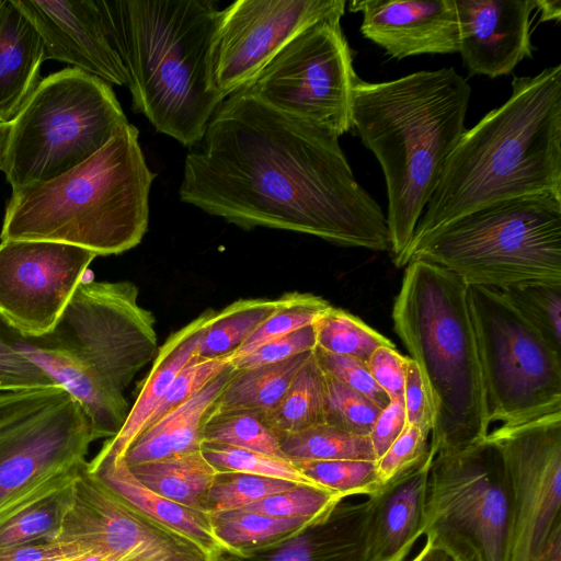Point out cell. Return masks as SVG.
Masks as SVG:
<instances>
[{
    "instance_id": "6da1fadb",
    "label": "cell",
    "mask_w": 561,
    "mask_h": 561,
    "mask_svg": "<svg viewBox=\"0 0 561 561\" xmlns=\"http://www.w3.org/2000/svg\"><path fill=\"white\" fill-rule=\"evenodd\" d=\"M179 194L243 229L391 251L386 215L355 180L339 137L242 91L220 103L186 154Z\"/></svg>"
},
{
    "instance_id": "7a4b0ae2",
    "label": "cell",
    "mask_w": 561,
    "mask_h": 561,
    "mask_svg": "<svg viewBox=\"0 0 561 561\" xmlns=\"http://www.w3.org/2000/svg\"><path fill=\"white\" fill-rule=\"evenodd\" d=\"M534 194L561 198V65L515 77L508 100L463 131L409 247L480 207Z\"/></svg>"
},
{
    "instance_id": "3957f363",
    "label": "cell",
    "mask_w": 561,
    "mask_h": 561,
    "mask_svg": "<svg viewBox=\"0 0 561 561\" xmlns=\"http://www.w3.org/2000/svg\"><path fill=\"white\" fill-rule=\"evenodd\" d=\"M471 95L453 67L366 82L353 89L352 124L379 161L387 185V225L393 259L409 247L463 134Z\"/></svg>"
},
{
    "instance_id": "277c9868",
    "label": "cell",
    "mask_w": 561,
    "mask_h": 561,
    "mask_svg": "<svg viewBox=\"0 0 561 561\" xmlns=\"http://www.w3.org/2000/svg\"><path fill=\"white\" fill-rule=\"evenodd\" d=\"M129 280H82L54 329L35 339H9L78 402L95 439L123 427L124 391L158 352L154 316Z\"/></svg>"
},
{
    "instance_id": "5b68a950",
    "label": "cell",
    "mask_w": 561,
    "mask_h": 561,
    "mask_svg": "<svg viewBox=\"0 0 561 561\" xmlns=\"http://www.w3.org/2000/svg\"><path fill=\"white\" fill-rule=\"evenodd\" d=\"M127 72L134 112L186 147L224 101L208 84L219 9L208 0H98Z\"/></svg>"
},
{
    "instance_id": "8992f818",
    "label": "cell",
    "mask_w": 561,
    "mask_h": 561,
    "mask_svg": "<svg viewBox=\"0 0 561 561\" xmlns=\"http://www.w3.org/2000/svg\"><path fill=\"white\" fill-rule=\"evenodd\" d=\"M138 136V129L127 123L68 172L12 191L1 241H53L98 256L138 245L148 229L149 192L156 176Z\"/></svg>"
},
{
    "instance_id": "52a82bcc",
    "label": "cell",
    "mask_w": 561,
    "mask_h": 561,
    "mask_svg": "<svg viewBox=\"0 0 561 561\" xmlns=\"http://www.w3.org/2000/svg\"><path fill=\"white\" fill-rule=\"evenodd\" d=\"M392 319L432 398V451L453 453L483 440L490 423L467 284L437 264L412 260Z\"/></svg>"
},
{
    "instance_id": "ba28073f",
    "label": "cell",
    "mask_w": 561,
    "mask_h": 561,
    "mask_svg": "<svg viewBox=\"0 0 561 561\" xmlns=\"http://www.w3.org/2000/svg\"><path fill=\"white\" fill-rule=\"evenodd\" d=\"M437 264L467 285L501 289L525 282L561 283V198L534 194L468 213L410 245L412 260Z\"/></svg>"
},
{
    "instance_id": "9c48e42d",
    "label": "cell",
    "mask_w": 561,
    "mask_h": 561,
    "mask_svg": "<svg viewBox=\"0 0 561 561\" xmlns=\"http://www.w3.org/2000/svg\"><path fill=\"white\" fill-rule=\"evenodd\" d=\"M128 123L111 85L77 68L42 79L10 130L0 170L12 191L88 160Z\"/></svg>"
},
{
    "instance_id": "30bf717a",
    "label": "cell",
    "mask_w": 561,
    "mask_h": 561,
    "mask_svg": "<svg viewBox=\"0 0 561 561\" xmlns=\"http://www.w3.org/2000/svg\"><path fill=\"white\" fill-rule=\"evenodd\" d=\"M511 492L499 447L490 438L431 463L422 536L455 561H508Z\"/></svg>"
},
{
    "instance_id": "8fae6325",
    "label": "cell",
    "mask_w": 561,
    "mask_h": 561,
    "mask_svg": "<svg viewBox=\"0 0 561 561\" xmlns=\"http://www.w3.org/2000/svg\"><path fill=\"white\" fill-rule=\"evenodd\" d=\"M467 298L490 425L561 412V355L499 289L467 285Z\"/></svg>"
},
{
    "instance_id": "7c38bea8",
    "label": "cell",
    "mask_w": 561,
    "mask_h": 561,
    "mask_svg": "<svg viewBox=\"0 0 561 561\" xmlns=\"http://www.w3.org/2000/svg\"><path fill=\"white\" fill-rule=\"evenodd\" d=\"M341 19H324L300 32L239 91L339 138L350 131L359 78Z\"/></svg>"
},
{
    "instance_id": "4fadbf2b",
    "label": "cell",
    "mask_w": 561,
    "mask_h": 561,
    "mask_svg": "<svg viewBox=\"0 0 561 561\" xmlns=\"http://www.w3.org/2000/svg\"><path fill=\"white\" fill-rule=\"evenodd\" d=\"M499 447L511 492L508 561H536L561 526V412L486 435Z\"/></svg>"
},
{
    "instance_id": "5bb4252c",
    "label": "cell",
    "mask_w": 561,
    "mask_h": 561,
    "mask_svg": "<svg viewBox=\"0 0 561 561\" xmlns=\"http://www.w3.org/2000/svg\"><path fill=\"white\" fill-rule=\"evenodd\" d=\"M87 462L77 468L71 501L54 540L111 561H215L115 494Z\"/></svg>"
},
{
    "instance_id": "9a60e30c",
    "label": "cell",
    "mask_w": 561,
    "mask_h": 561,
    "mask_svg": "<svg viewBox=\"0 0 561 561\" xmlns=\"http://www.w3.org/2000/svg\"><path fill=\"white\" fill-rule=\"evenodd\" d=\"M345 0H238L219 11L208 84L225 100L248 84L296 35L345 13Z\"/></svg>"
},
{
    "instance_id": "2e32d148",
    "label": "cell",
    "mask_w": 561,
    "mask_h": 561,
    "mask_svg": "<svg viewBox=\"0 0 561 561\" xmlns=\"http://www.w3.org/2000/svg\"><path fill=\"white\" fill-rule=\"evenodd\" d=\"M96 256L53 241H1L0 319L23 339L49 333Z\"/></svg>"
},
{
    "instance_id": "e0dca14e",
    "label": "cell",
    "mask_w": 561,
    "mask_h": 561,
    "mask_svg": "<svg viewBox=\"0 0 561 561\" xmlns=\"http://www.w3.org/2000/svg\"><path fill=\"white\" fill-rule=\"evenodd\" d=\"M93 440L85 414L68 394L0 427V512L85 461Z\"/></svg>"
},
{
    "instance_id": "ac0fdd59",
    "label": "cell",
    "mask_w": 561,
    "mask_h": 561,
    "mask_svg": "<svg viewBox=\"0 0 561 561\" xmlns=\"http://www.w3.org/2000/svg\"><path fill=\"white\" fill-rule=\"evenodd\" d=\"M14 1L38 31L45 60L71 65L108 84L127 85L98 0Z\"/></svg>"
},
{
    "instance_id": "d6986e66",
    "label": "cell",
    "mask_w": 561,
    "mask_h": 561,
    "mask_svg": "<svg viewBox=\"0 0 561 561\" xmlns=\"http://www.w3.org/2000/svg\"><path fill=\"white\" fill-rule=\"evenodd\" d=\"M459 54L470 75H510L533 57L531 14L536 0H455Z\"/></svg>"
},
{
    "instance_id": "ffe728a7",
    "label": "cell",
    "mask_w": 561,
    "mask_h": 561,
    "mask_svg": "<svg viewBox=\"0 0 561 561\" xmlns=\"http://www.w3.org/2000/svg\"><path fill=\"white\" fill-rule=\"evenodd\" d=\"M350 10L362 13L363 36L392 58L459 51L455 0H356Z\"/></svg>"
},
{
    "instance_id": "44dd1931",
    "label": "cell",
    "mask_w": 561,
    "mask_h": 561,
    "mask_svg": "<svg viewBox=\"0 0 561 561\" xmlns=\"http://www.w3.org/2000/svg\"><path fill=\"white\" fill-rule=\"evenodd\" d=\"M431 455L414 469L385 483L371 503L367 561H404L422 536Z\"/></svg>"
},
{
    "instance_id": "7402d4cb",
    "label": "cell",
    "mask_w": 561,
    "mask_h": 561,
    "mask_svg": "<svg viewBox=\"0 0 561 561\" xmlns=\"http://www.w3.org/2000/svg\"><path fill=\"white\" fill-rule=\"evenodd\" d=\"M87 468L127 503L187 538L215 561L222 552H239L218 538L209 513L183 506L151 491L133 474L124 458L98 453L87 462Z\"/></svg>"
},
{
    "instance_id": "603a6c76",
    "label": "cell",
    "mask_w": 561,
    "mask_h": 561,
    "mask_svg": "<svg viewBox=\"0 0 561 561\" xmlns=\"http://www.w3.org/2000/svg\"><path fill=\"white\" fill-rule=\"evenodd\" d=\"M42 37L14 0H0V122L10 124L41 82Z\"/></svg>"
},
{
    "instance_id": "cb8c5ba5",
    "label": "cell",
    "mask_w": 561,
    "mask_h": 561,
    "mask_svg": "<svg viewBox=\"0 0 561 561\" xmlns=\"http://www.w3.org/2000/svg\"><path fill=\"white\" fill-rule=\"evenodd\" d=\"M215 310L202 312L190 323L172 333L158 348L152 366L141 382L140 391L121 431L108 438L100 454L124 458L128 448L145 428L152 412L160 403L179 373L196 355L201 336Z\"/></svg>"
},
{
    "instance_id": "d4e9b609",
    "label": "cell",
    "mask_w": 561,
    "mask_h": 561,
    "mask_svg": "<svg viewBox=\"0 0 561 561\" xmlns=\"http://www.w3.org/2000/svg\"><path fill=\"white\" fill-rule=\"evenodd\" d=\"M78 467L45 481L0 512V548L55 539L71 501Z\"/></svg>"
},
{
    "instance_id": "484cf974",
    "label": "cell",
    "mask_w": 561,
    "mask_h": 561,
    "mask_svg": "<svg viewBox=\"0 0 561 561\" xmlns=\"http://www.w3.org/2000/svg\"><path fill=\"white\" fill-rule=\"evenodd\" d=\"M129 469L151 491L199 511H204L207 493L220 474L201 449L131 466Z\"/></svg>"
},
{
    "instance_id": "4316f807",
    "label": "cell",
    "mask_w": 561,
    "mask_h": 561,
    "mask_svg": "<svg viewBox=\"0 0 561 561\" xmlns=\"http://www.w3.org/2000/svg\"><path fill=\"white\" fill-rule=\"evenodd\" d=\"M311 352L275 364L234 369L226 388L207 413L250 411L262 416L267 414L279 403Z\"/></svg>"
},
{
    "instance_id": "83f0119b",
    "label": "cell",
    "mask_w": 561,
    "mask_h": 561,
    "mask_svg": "<svg viewBox=\"0 0 561 561\" xmlns=\"http://www.w3.org/2000/svg\"><path fill=\"white\" fill-rule=\"evenodd\" d=\"M263 419L279 438L325 424V374L314 350L296 373L279 403Z\"/></svg>"
},
{
    "instance_id": "f1b7e54d",
    "label": "cell",
    "mask_w": 561,
    "mask_h": 561,
    "mask_svg": "<svg viewBox=\"0 0 561 561\" xmlns=\"http://www.w3.org/2000/svg\"><path fill=\"white\" fill-rule=\"evenodd\" d=\"M277 305L278 298H249L215 311L201 336L196 355L201 358L231 356L275 311Z\"/></svg>"
},
{
    "instance_id": "f546056e",
    "label": "cell",
    "mask_w": 561,
    "mask_h": 561,
    "mask_svg": "<svg viewBox=\"0 0 561 561\" xmlns=\"http://www.w3.org/2000/svg\"><path fill=\"white\" fill-rule=\"evenodd\" d=\"M280 448L293 462L335 459L376 460L368 436H359L321 424L279 438Z\"/></svg>"
},
{
    "instance_id": "4dcf8cb0",
    "label": "cell",
    "mask_w": 561,
    "mask_h": 561,
    "mask_svg": "<svg viewBox=\"0 0 561 561\" xmlns=\"http://www.w3.org/2000/svg\"><path fill=\"white\" fill-rule=\"evenodd\" d=\"M201 439L202 443L228 445L288 459L280 448L278 435L255 412L206 413Z\"/></svg>"
},
{
    "instance_id": "1f68e13d",
    "label": "cell",
    "mask_w": 561,
    "mask_h": 561,
    "mask_svg": "<svg viewBox=\"0 0 561 561\" xmlns=\"http://www.w3.org/2000/svg\"><path fill=\"white\" fill-rule=\"evenodd\" d=\"M313 329L316 347L366 364L378 347L396 346L359 318L333 306L313 324Z\"/></svg>"
},
{
    "instance_id": "d6a6232c",
    "label": "cell",
    "mask_w": 561,
    "mask_h": 561,
    "mask_svg": "<svg viewBox=\"0 0 561 561\" xmlns=\"http://www.w3.org/2000/svg\"><path fill=\"white\" fill-rule=\"evenodd\" d=\"M499 290L561 355V283L525 282Z\"/></svg>"
},
{
    "instance_id": "836d02e7",
    "label": "cell",
    "mask_w": 561,
    "mask_h": 561,
    "mask_svg": "<svg viewBox=\"0 0 561 561\" xmlns=\"http://www.w3.org/2000/svg\"><path fill=\"white\" fill-rule=\"evenodd\" d=\"M332 305L308 293H287L278 297L275 311L233 352L242 357L274 339L313 325Z\"/></svg>"
},
{
    "instance_id": "e575fe53",
    "label": "cell",
    "mask_w": 561,
    "mask_h": 561,
    "mask_svg": "<svg viewBox=\"0 0 561 561\" xmlns=\"http://www.w3.org/2000/svg\"><path fill=\"white\" fill-rule=\"evenodd\" d=\"M295 463L307 478L343 500L353 495L370 497L383 485L376 460L335 459Z\"/></svg>"
},
{
    "instance_id": "d590c367",
    "label": "cell",
    "mask_w": 561,
    "mask_h": 561,
    "mask_svg": "<svg viewBox=\"0 0 561 561\" xmlns=\"http://www.w3.org/2000/svg\"><path fill=\"white\" fill-rule=\"evenodd\" d=\"M201 450L220 472L280 479L324 490L307 478L289 459L214 443H202Z\"/></svg>"
},
{
    "instance_id": "8d00e7d4",
    "label": "cell",
    "mask_w": 561,
    "mask_h": 561,
    "mask_svg": "<svg viewBox=\"0 0 561 561\" xmlns=\"http://www.w3.org/2000/svg\"><path fill=\"white\" fill-rule=\"evenodd\" d=\"M210 516L218 538L237 551H240L239 546L262 542L288 533L300 534L320 523L304 517L280 518L237 511Z\"/></svg>"
},
{
    "instance_id": "74e56055",
    "label": "cell",
    "mask_w": 561,
    "mask_h": 561,
    "mask_svg": "<svg viewBox=\"0 0 561 561\" xmlns=\"http://www.w3.org/2000/svg\"><path fill=\"white\" fill-rule=\"evenodd\" d=\"M207 493L203 510L210 515L240 510L266 496L288 491L297 483L245 473L221 472Z\"/></svg>"
},
{
    "instance_id": "f35d334b",
    "label": "cell",
    "mask_w": 561,
    "mask_h": 561,
    "mask_svg": "<svg viewBox=\"0 0 561 561\" xmlns=\"http://www.w3.org/2000/svg\"><path fill=\"white\" fill-rule=\"evenodd\" d=\"M342 500V497L329 491L298 484L288 491L266 496L236 511L280 518L304 517L313 522H321L329 516Z\"/></svg>"
},
{
    "instance_id": "ab89813d",
    "label": "cell",
    "mask_w": 561,
    "mask_h": 561,
    "mask_svg": "<svg viewBox=\"0 0 561 561\" xmlns=\"http://www.w3.org/2000/svg\"><path fill=\"white\" fill-rule=\"evenodd\" d=\"M380 412L365 396L325 374V424L368 436Z\"/></svg>"
},
{
    "instance_id": "60d3db41",
    "label": "cell",
    "mask_w": 561,
    "mask_h": 561,
    "mask_svg": "<svg viewBox=\"0 0 561 561\" xmlns=\"http://www.w3.org/2000/svg\"><path fill=\"white\" fill-rule=\"evenodd\" d=\"M231 363L232 355L221 358H193L175 377L145 428L196 394Z\"/></svg>"
},
{
    "instance_id": "b9f144b4",
    "label": "cell",
    "mask_w": 561,
    "mask_h": 561,
    "mask_svg": "<svg viewBox=\"0 0 561 561\" xmlns=\"http://www.w3.org/2000/svg\"><path fill=\"white\" fill-rule=\"evenodd\" d=\"M428 438L417 427L405 425L386 453L376 460L381 482L385 484L414 469L431 455L435 456Z\"/></svg>"
},
{
    "instance_id": "7bdbcfd3",
    "label": "cell",
    "mask_w": 561,
    "mask_h": 561,
    "mask_svg": "<svg viewBox=\"0 0 561 561\" xmlns=\"http://www.w3.org/2000/svg\"><path fill=\"white\" fill-rule=\"evenodd\" d=\"M314 355L325 374L365 396L379 409L382 410L390 403V398L375 381L366 363L318 347L314 348Z\"/></svg>"
},
{
    "instance_id": "ee69618b",
    "label": "cell",
    "mask_w": 561,
    "mask_h": 561,
    "mask_svg": "<svg viewBox=\"0 0 561 561\" xmlns=\"http://www.w3.org/2000/svg\"><path fill=\"white\" fill-rule=\"evenodd\" d=\"M0 387L4 391H25L58 386L9 339L0 335Z\"/></svg>"
},
{
    "instance_id": "f6af8a7d",
    "label": "cell",
    "mask_w": 561,
    "mask_h": 561,
    "mask_svg": "<svg viewBox=\"0 0 561 561\" xmlns=\"http://www.w3.org/2000/svg\"><path fill=\"white\" fill-rule=\"evenodd\" d=\"M313 325L302 328L287 335L274 339L251 353L232 359L237 370L284 362L316 348Z\"/></svg>"
},
{
    "instance_id": "bcb514c9",
    "label": "cell",
    "mask_w": 561,
    "mask_h": 561,
    "mask_svg": "<svg viewBox=\"0 0 561 561\" xmlns=\"http://www.w3.org/2000/svg\"><path fill=\"white\" fill-rule=\"evenodd\" d=\"M402 399L405 425L415 426L430 436L434 425V407L423 375L411 357L407 365Z\"/></svg>"
},
{
    "instance_id": "7dc6e473",
    "label": "cell",
    "mask_w": 561,
    "mask_h": 561,
    "mask_svg": "<svg viewBox=\"0 0 561 561\" xmlns=\"http://www.w3.org/2000/svg\"><path fill=\"white\" fill-rule=\"evenodd\" d=\"M410 356L400 354L396 346L378 347L367 362V367L391 400L402 399L405 370Z\"/></svg>"
},
{
    "instance_id": "c3c4849f",
    "label": "cell",
    "mask_w": 561,
    "mask_h": 561,
    "mask_svg": "<svg viewBox=\"0 0 561 561\" xmlns=\"http://www.w3.org/2000/svg\"><path fill=\"white\" fill-rule=\"evenodd\" d=\"M84 553L56 540H43L0 548V561H70Z\"/></svg>"
},
{
    "instance_id": "681fc988",
    "label": "cell",
    "mask_w": 561,
    "mask_h": 561,
    "mask_svg": "<svg viewBox=\"0 0 561 561\" xmlns=\"http://www.w3.org/2000/svg\"><path fill=\"white\" fill-rule=\"evenodd\" d=\"M404 426L405 413L403 399L391 400L390 403L381 410L368 435L376 460L386 453L401 434Z\"/></svg>"
},
{
    "instance_id": "f907efd6",
    "label": "cell",
    "mask_w": 561,
    "mask_h": 561,
    "mask_svg": "<svg viewBox=\"0 0 561 561\" xmlns=\"http://www.w3.org/2000/svg\"><path fill=\"white\" fill-rule=\"evenodd\" d=\"M536 561H561V526L551 534Z\"/></svg>"
},
{
    "instance_id": "816d5d0a",
    "label": "cell",
    "mask_w": 561,
    "mask_h": 561,
    "mask_svg": "<svg viewBox=\"0 0 561 561\" xmlns=\"http://www.w3.org/2000/svg\"><path fill=\"white\" fill-rule=\"evenodd\" d=\"M411 561H455L447 552L435 546L428 538Z\"/></svg>"
},
{
    "instance_id": "f5cc1de1",
    "label": "cell",
    "mask_w": 561,
    "mask_h": 561,
    "mask_svg": "<svg viewBox=\"0 0 561 561\" xmlns=\"http://www.w3.org/2000/svg\"><path fill=\"white\" fill-rule=\"evenodd\" d=\"M536 11L539 13L541 22H559L561 19V1L536 0Z\"/></svg>"
},
{
    "instance_id": "db71d44e",
    "label": "cell",
    "mask_w": 561,
    "mask_h": 561,
    "mask_svg": "<svg viewBox=\"0 0 561 561\" xmlns=\"http://www.w3.org/2000/svg\"><path fill=\"white\" fill-rule=\"evenodd\" d=\"M12 419L11 411L3 399L2 396H0V427L8 424Z\"/></svg>"
},
{
    "instance_id": "11a10c76",
    "label": "cell",
    "mask_w": 561,
    "mask_h": 561,
    "mask_svg": "<svg viewBox=\"0 0 561 561\" xmlns=\"http://www.w3.org/2000/svg\"><path fill=\"white\" fill-rule=\"evenodd\" d=\"M9 130H10V124H5V123H1L0 122V165H1V162H2V157H3V152H4V148H5Z\"/></svg>"
},
{
    "instance_id": "9f6ffc18",
    "label": "cell",
    "mask_w": 561,
    "mask_h": 561,
    "mask_svg": "<svg viewBox=\"0 0 561 561\" xmlns=\"http://www.w3.org/2000/svg\"><path fill=\"white\" fill-rule=\"evenodd\" d=\"M4 390L0 387V392H3Z\"/></svg>"
}]
</instances>
